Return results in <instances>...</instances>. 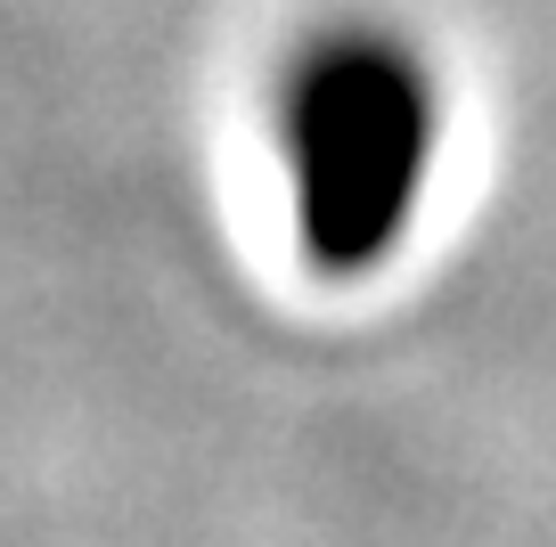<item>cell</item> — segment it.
<instances>
[{
    "label": "cell",
    "instance_id": "obj_1",
    "mask_svg": "<svg viewBox=\"0 0 556 547\" xmlns=\"http://www.w3.org/2000/svg\"><path fill=\"white\" fill-rule=\"evenodd\" d=\"M312 205H319V238L328 245H361L401 213L409 189V148H417V106L401 74H319L312 90Z\"/></svg>",
    "mask_w": 556,
    "mask_h": 547
}]
</instances>
